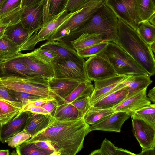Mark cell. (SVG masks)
<instances>
[{
    "label": "cell",
    "instance_id": "1",
    "mask_svg": "<svg viewBox=\"0 0 155 155\" xmlns=\"http://www.w3.org/2000/svg\"><path fill=\"white\" fill-rule=\"evenodd\" d=\"M89 125L83 116L74 120H58L54 118L44 129L25 142H50L60 155H75L83 147L84 141L89 133Z\"/></svg>",
    "mask_w": 155,
    "mask_h": 155
},
{
    "label": "cell",
    "instance_id": "2",
    "mask_svg": "<svg viewBox=\"0 0 155 155\" xmlns=\"http://www.w3.org/2000/svg\"><path fill=\"white\" fill-rule=\"evenodd\" d=\"M150 76L155 73L154 55L150 45L146 43L135 30L118 19L116 42Z\"/></svg>",
    "mask_w": 155,
    "mask_h": 155
},
{
    "label": "cell",
    "instance_id": "3",
    "mask_svg": "<svg viewBox=\"0 0 155 155\" xmlns=\"http://www.w3.org/2000/svg\"><path fill=\"white\" fill-rule=\"evenodd\" d=\"M118 21L116 15L104 3L85 23L59 41L70 44L83 33H97L102 35L105 41L115 43Z\"/></svg>",
    "mask_w": 155,
    "mask_h": 155
},
{
    "label": "cell",
    "instance_id": "4",
    "mask_svg": "<svg viewBox=\"0 0 155 155\" xmlns=\"http://www.w3.org/2000/svg\"><path fill=\"white\" fill-rule=\"evenodd\" d=\"M48 79L44 78H0V81L7 89L32 94L43 98L55 99L58 96L51 89Z\"/></svg>",
    "mask_w": 155,
    "mask_h": 155
},
{
    "label": "cell",
    "instance_id": "5",
    "mask_svg": "<svg viewBox=\"0 0 155 155\" xmlns=\"http://www.w3.org/2000/svg\"><path fill=\"white\" fill-rule=\"evenodd\" d=\"M49 0H45L43 19L38 32H35L29 38L25 45V50H33L39 42L49 40L55 30L63 23L80 10L73 13L64 10L60 13L51 16L49 12Z\"/></svg>",
    "mask_w": 155,
    "mask_h": 155
},
{
    "label": "cell",
    "instance_id": "6",
    "mask_svg": "<svg viewBox=\"0 0 155 155\" xmlns=\"http://www.w3.org/2000/svg\"><path fill=\"white\" fill-rule=\"evenodd\" d=\"M101 52L107 57L119 75H149L114 42H109Z\"/></svg>",
    "mask_w": 155,
    "mask_h": 155
},
{
    "label": "cell",
    "instance_id": "7",
    "mask_svg": "<svg viewBox=\"0 0 155 155\" xmlns=\"http://www.w3.org/2000/svg\"><path fill=\"white\" fill-rule=\"evenodd\" d=\"M104 3V0H90L78 12L61 24L49 40L59 41L85 23Z\"/></svg>",
    "mask_w": 155,
    "mask_h": 155
},
{
    "label": "cell",
    "instance_id": "8",
    "mask_svg": "<svg viewBox=\"0 0 155 155\" xmlns=\"http://www.w3.org/2000/svg\"><path fill=\"white\" fill-rule=\"evenodd\" d=\"M84 67L88 79L100 81L119 75L107 57L103 53L89 57Z\"/></svg>",
    "mask_w": 155,
    "mask_h": 155
},
{
    "label": "cell",
    "instance_id": "9",
    "mask_svg": "<svg viewBox=\"0 0 155 155\" xmlns=\"http://www.w3.org/2000/svg\"><path fill=\"white\" fill-rule=\"evenodd\" d=\"M84 63L70 58H57L52 63L54 78L91 81L87 76Z\"/></svg>",
    "mask_w": 155,
    "mask_h": 155
},
{
    "label": "cell",
    "instance_id": "10",
    "mask_svg": "<svg viewBox=\"0 0 155 155\" xmlns=\"http://www.w3.org/2000/svg\"><path fill=\"white\" fill-rule=\"evenodd\" d=\"M136 0H104L105 4L118 19L124 21L135 30L141 23L135 8Z\"/></svg>",
    "mask_w": 155,
    "mask_h": 155
},
{
    "label": "cell",
    "instance_id": "11",
    "mask_svg": "<svg viewBox=\"0 0 155 155\" xmlns=\"http://www.w3.org/2000/svg\"><path fill=\"white\" fill-rule=\"evenodd\" d=\"M45 0L22 7L20 21L32 35L41 28L43 19Z\"/></svg>",
    "mask_w": 155,
    "mask_h": 155
},
{
    "label": "cell",
    "instance_id": "12",
    "mask_svg": "<svg viewBox=\"0 0 155 155\" xmlns=\"http://www.w3.org/2000/svg\"><path fill=\"white\" fill-rule=\"evenodd\" d=\"M131 75H118L94 81V89L89 96L90 104L127 86L124 82Z\"/></svg>",
    "mask_w": 155,
    "mask_h": 155
},
{
    "label": "cell",
    "instance_id": "13",
    "mask_svg": "<svg viewBox=\"0 0 155 155\" xmlns=\"http://www.w3.org/2000/svg\"><path fill=\"white\" fill-rule=\"evenodd\" d=\"M19 53L11 58L0 61V78H43L24 64L20 58Z\"/></svg>",
    "mask_w": 155,
    "mask_h": 155
},
{
    "label": "cell",
    "instance_id": "14",
    "mask_svg": "<svg viewBox=\"0 0 155 155\" xmlns=\"http://www.w3.org/2000/svg\"><path fill=\"white\" fill-rule=\"evenodd\" d=\"M130 116L133 133L141 147L142 151L154 149L155 128L133 115Z\"/></svg>",
    "mask_w": 155,
    "mask_h": 155
},
{
    "label": "cell",
    "instance_id": "15",
    "mask_svg": "<svg viewBox=\"0 0 155 155\" xmlns=\"http://www.w3.org/2000/svg\"><path fill=\"white\" fill-rule=\"evenodd\" d=\"M19 54L20 58L24 64L42 78L49 80L54 77L52 64L42 60L32 51L25 54L20 52Z\"/></svg>",
    "mask_w": 155,
    "mask_h": 155
},
{
    "label": "cell",
    "instance_id": "16",
    "mask_svg": "<svg viewBox=\"0 0 155 155\" xmlns=\"http://www.w3.org/2000/svg\"><path fill=\"white\" fill-rule=\"evenodd\" d=\"M130 116V114L127 112L115 111L104 119L89 125V132L94 130L120 132L123 124Z\"/></svg>",
    "mask_w": 155,
    "mask_h": 155
},
{
    "label": "cell",
    "instance_id": "17",
    "mask_svg": "<svg viewBox=\"0 0 155 155\" xmlns=\"http://www.w3.org/2000/svg\"><path fill=\"white\" fill-rule=\"evenodd\" d=\"M32 112L23 111L16 117L6 124H0V141L6 142L11 137L24 130Z\"/></svg>",
    "mask_w": 155,
    "mask_h": 155
},
{
    "label": "cell",
    "instance_id": "18",
    "mask_svg": "<svg viewBox=\"0 0 155 155\" xmlns=\"http://www.w3.org/2000/svg\"><path fill=\"white\" fill-rule=\"evenodd\" d=\"M39 47L55 54L58 58H70L82 63L85 61L71 45L62 41H48Z\"/></svg>",
    "mask_w": 155,
    "mask_h": 155
},
{
    "label": "cell",
    "instance_id": "19",
    "mask_svg": "<svg viewBox=\"0 0 155 155\" xmlns=\"http://www.w3.org/2000/svg\"><path fill=\"white\" fill-rule=\"evenodd\" d=\"M147 88L127 97L120 103L113 107L115 111H122L131 114L134 111L151 104L147 97Z\"/></svg>",
    "mask_w": 155,
    "mask_h": 155
},
{
    "label": "cell",
    "instance_id": "20",
    "mask_svg": "<svg viewBox=\"0 0 155 155\" xmlns=\"http://www.w3.org/2000/svg\"><path fill=\"white\" fill-rule=\"evenodd\" d=\"M22 0H7L0 10V23L7 26L20 21Z\"/></svg>",
    "mask_w": 155,
    "mask_h": 155
},
{
    "label": "cell",
    "instance_id": "21",
    "mask_svg": "<svg viewBox=\"0 0 155 155\" xmlns=\"http://www.w3.org/2000/svg\"><path fill=\"white\" fill-rule=\"evenodd\" d=\"M82 81H83L78 79L54 77L49 80L48 84L50 88L58 96L56 100L58 104Z\"/></svg>",
    "mask_w": 155,
    "mask_h": 155
},
{
    "label": "cell",
    "instance_id": "22",
    "mask_svg": "<svg viewBox=\"0 0 155 155\" xmlns=\"http://www.w3.org/2000/svg\"><path fill=\"white\" fill-rule=\"evenodd\" d=\"M4 35L21 47L20 51H23L25 44L32 35L21 21L7 26Z\"/></svg>",
    "mask_w": 155,
    "mask_h": 155
},
{
    "label": "cell",
    "instance_id": "23",
    "mask_svg": "<svg viewBox=\"0 0 155 155\" xmlns=\"http://www.w3.org/2000/svg\"><path fill=\"white\" fill-rule=\"evenodd\" d=\"M128 89L127 86L92 103L91 106L101 109L113 108L127 97Z\"/></svg>",
    "mask_w": 155,
    "mask_h": 155
},
{
    "label": "cell",
    "instance_id": "24",
    "mask_svg": "<svg viewBox=\"0 0 155 155\" xmlns=\"http://www.w3.org/2000/svg\"><path fill=\"white\" fill-rule=\"evenodd\" d=\"M53 118L50 114H44L32 113L24 130L32 137L45 129Z\"/></svg>",
    "mask_w": 155,
    "mask_h": 155
},
{
    "label": "cell",
    "instance_id": "25",
    "mask_svg": "<svg viewBox=\"0 0 155 155\" xmlns=\"http://www.w3.org/2000/svg\"><path fill=\"white\" fill-rule=\"evenodd\" d=\"M51 115L58 120H76L84 116L71 103L58 105Z\"/></svg>",
    "mask_w": 155,
    "mask_h": 155
},
{
    "label": "cell",
    "instance_id": "26",
    "mask_svg": "<svg viewBox=\"0 0 155 155\" xmlns=\"http://www.w3.org/2000/svg\"><path fill=\"white\" fill-rule=\"evenodd\" d=\"M90 81L81 82L64 99L60 101L58 105L71 103L87 97L90 96L94 87Z\"/></svg>",
    "mask_w": 155,
    "mask_h": 155
},
{
    "label": "cell",
    "instance_id": "27",
    "mask_svg": "<svg viewBox=\"0 0 155 155\" xmlns=\"http://www.w3.org/2000/svg\"><path fill=\"white\" fill-rule=\"evenodd\" d=\"M149 75H132L127 80L124 82L128 87L127 97H129L136 93L147 88L153 81Z\"/></svg>",
    "mask_w": 155,
    "mask_h": 155
},
{
    "label": "cell",
    "instance_id": "28",
    "mask_svg": "<svg viewBox=\"0 0 155 155\" xmlns=\"http://www.w3.org/2000/svg\"><path fill=\"white\" fill-rule=\"evenodd\" d=\"M105 41L101 35L97 33H83L70 42L76 51L99 43Z\"/></svg>",
    "mask_w": 155,
    "mask_h": 155
},
{
    "label": "cell",
    "instance_id": "29",
    "mask_svg": "<svg viewBox=\"0 0 155 155\" xmlns=\"http://www.w3.org/2000/svg\"><path fill=\"white\" fill-rule=\"evenodd\" d=\"M115 112L113 108L101 109L91 106L84 115V119L87 124L91 125L104 119Z\"/></svg>",
    "mask_w": 155,
    "mask_h": 155
},
{
    "label": "cell",
    "instance_id": "30",
    "mask_svg": "<svg viewBox=\"0 0 155 155\" xmlns=\"http://www.w3.org/2000/svg\"><path fill=\"white\" fill-rule=\"evenodd\" d=\"M135 8L141 23L148 21L155 14V3L152 0H136Z\"/></svg>",
    "mask_w": 155,
    "mask_h": 155
},
{
    "label": "cell",
    "instance_id": "31",
    "mask_svg": "<svg viewBox=\"0 0 155 155\" xmlns=\"http://www.w3.org/2000/svg\"><path fill=\"white\" fill-rule=\"evenodd\" d=\"M21 47L13 42L5 35L0 38V61L13 57L20 52Z\"/></svg>",
    "mask_w": 155,
    "mask_h": 155
},
{
    "label": "cell",
    "instance_id": "32",
    "mask_svg": "<svg viewBox=\"0 0 155 155\" xmlns=\"http://www.w3.org/2000/svg\"><path fill=\"white\" fill-rule=\"evenodd\" d=\"M131 115L141 119L155 128V104H151L135 111Z\"/></svg>",
    "mask_w": 155,
    "mask_h": 155
},
{
    "label": "cell",
    "instance_id": "33",
    "mask_svg": "<svg viewBox=\"0 0 155 155\" xmlns=\"http://www.w3.org/2000/svg\"><path fill=\"white\" fill-rule=\"evenodd\" d=\"M15 148L16 154L19 155H51L52 153L40 148L33 142H25Z\"/></svg>",
    "mask_w": 155,
    "mask_h": 155
},
{
    "label": "cell",
    "instance_id": "34",
    "mask_svg": "<svg viewBox=\"0 0 155 155\" xmlns=\"http://www.w3.org/2000/svg\"><path fill=\"white\" fill-rule=\"evenodd\" d=\"M136 30L138 33L148 44L155 42V26L148 21L142 22Z\"/></svg>",
    "mask_w": 155,
    "mask_h": 155
},
{
    "label": "cell",
    "instance_id": "35",
    "mask_svg": "<svg viewBox=\"0 0 155 155\" xmlns=\"http://www.w3.org/2000/svg\"><path fill=\"white\" fill-rule=\"evenodd\" d=\"M6 89L15 101L21 103L23 107L27 105L30 101L43 98L28 93Z\"/></svg>",
    "mask_w": 155,
    "mask_h": 155
},
{
    "label": "cell",
    "instance_id": "36",
    "mask_svg": "<svg viewBox=\"0 0 155 155\" xmlns=\"http://www.w3.org/2000/svg\"><path fill=\"white\" fill-rule=\"evenodd\" d=\"M109 41H104L77 51L78 55L83 58L97 55L105 48Z\"/></svg>",
    "mask_w": 155,
    "mask_h": 155
},
{
    "label": "cell",
    "instance_id": "37",
    "mask_svg": "<svg viewBox=\"0 0 155 155\" xmlns=\"http://www.w3.org/2000/svg\"><path fill=\"white\" fill-rule=\"evenodd\" d=\"M0 110L9 122L18 115L22 109L0 99Z\"/></svg>",
    "mask_w": 155,
    "mask_h": 155
},
{
    "label": "cell",
    "instance_id": "38",
    "mask_svg": "<svg viewBox=\"0 0 155 155\" xmlns=\"http://www.w3.org/2000/svg\"><path fill=\"white\" fill-rule=\"evenodd\" d=\"M118 148L107 139L103 141L100 148L92 151L90 155H117Z\"/></svg>",
    "mask_w": 155,
    "mask_h": 155
},
{
    "label": "cell",
    "instance_id": "39",
    "mask_svg": "<svg viewBox=\"0 0 155 155\" xmlns=\"http://www.w3.org/2000/svg\"><path fill=\"white\" fill-rule=\"evenodd\" d=\"M31 137L30 134L24 130L10 137L6 143L12 148H15L21 145Z\"/></svg>",
    "mask_w": 155,
    "mask_h": 155
},
{
    "label": "cell",
    "instance_id": "40",
    "mask_svg": "<svg viewBox=\"0 0 155 155\" xmlns=\"http://www.w3.org/2000/svg\"><path fill=\"white\" fill-rule=\"evenodd\" d=\"M68 0H49V12L50 15H57L64 10Z\"/></svg>",
    "mask_w": 155,
    "mask_h": 155
},
{
    "label": "cell",
    "instance_id": "41",
    "mask_svg": "<svg viewBox=\"0 0 155 155\" xmlns=\"http://www.w3.org/2000/svg\"><path fill=\"white\" fill-rule=\"evenodd\" d=\"M36 56L42 60L48 63L52 64L58 58V56L50 51L42 49L40 47L32 51Z\"/></svg>",
    "mask_w": 155,
    "mask_h": 155
},
{
    "label": "cell",
    "instance_id": "42",
    "mask_svg": "<svg viewBox=\"0 0 155 155\" xmlns=\"http://www.w3.org/2000/svg\"><path fill=\"white\" fill-rule=\"evenodd\" d=\"M71 103L84 115L91 106L89 96L76 100Z\"/></svg>",
    "mask_w": 155,
    "mask_h": 155
},
{
    "label": "cell",
    "instance_id": "43",
    "mask_svg": "<svg viewBox=\"0 0 155 155\" xmlns=\"http://www.w3.org/2000/svg\"><path fill=\"white\" fill-rule=\"evenodd\" d=\"M90 0H69L65 10L73 13L81 10Z\"/></svg>",
    "mask_w": 155,
    "mask_h": 155
},
{
    "label": "cell",
    "instance_id": "44",
    "mask_svg": "<svg viewBox=\"0 0 155 155\" xmlns=\"http://www.w3.org/2000/svg\"><path fill=\"white\" fill-rule=\"evenodd\" d=\"M0 99L6 101L14 106L21 108L23 106L21 103L15 101L9 94L6 88L0 81Z\"/></svg>",
    "mask_w": 155,
    "mask_h": 155
},
{
    "label": "cell",
    "instance_id": "45",
    "mask_svg": "<svg viewBox=\"0 0 155 155\" xmlns=\"http://www.w3.org/2000/svg\"><path fill=\"white\" fill-rule=\"evenodd\" d=\"M27 111L33 113L41 114H50L48 111L41 106H36L31 104H28L23 107L21 111Z\"/></svg>",
    "mask_w": 155,
    "mask_h": 155
},
{
    "label": "cell",
    "instance_id": "46",
    "mask_svg": "<svg viewBox=\"0 0 155 155\" xmlns=\"http://www.w3.org/2000/svg\"><path fill=\"white\" fill-rule=\"evenodd\" d=\"M33 143H34L35 145L40 148L50 152L52 153L54 151H58L54 145L49 141H36Z\"/></svg>",
    "mask_w": 155,
    "mask_h": 155
},
{
    "label": "cell",
    "instance_id": "47",
    "mask_svg": "<svg viewBox=\"0 0 155 155\" xmlns=\"http://www.w3.org/2000/svg\"><path fill=\"white\" fill-rule=\"evenodd\" d=\"M58 105L57 100L54 99L45 103L41 106L51 115Z\"/></svg>",
    "mask_w": 155,
    "mask_h": 155
},
{
    "label": "cell",
    "instance_id": "48",
    "mask_svg": "<svg viewBox=\"0 0 155 155\" xmlns=\"http://www.w3.org/2000/svg\"><path fill=\"white\" fill-rule=\"evenodd\" d=\"M53 99H54L42 98L34 101H30L28 104H31L36 106H41L45 103Z\"/></svg>",
    "mask_w": 155,
    "mask_h": 155
},
{
    "label": "cell",
    "instance_id": "49",
    "mask_svg": "<svg viewBox=\"0 0 155 155\" xmlns=\"http://www.w3.org/2000/svg\"><path fill=\"white\" fill-rule=\"evenodd\" d=\"M148 96L150 100L155 104V87L150 90L148 92Z\"/></svg>",
    "mask_w": 155,
    "mask_h": 155
},
{
    "label": "cell",
    "instance_id": "50",
    "mask_svg": "<svg viewBox=\"0 0 155 155\" xmlns=\"http://www.w3.org/2000/svg\"><path fill=\"white\" fill-rule=\"evenodd\" d=\"M42 0H22V7L28 6L38 2Z\"/></svg>",
    "mask_w": 155,
    "mask_h": 155
},
{
    "label": "cell",
    "instance_id": "51",
    "mask_svg": "<svg viewBox=\"0 0 155 155\" xmlns=\"http://www.w3.org/2000/svg\"><path fill=\"white\" fill-rule=\"evenodd\" d=\"M135 155L136 154L126 149H124L122 148H118L117 155Z\"/></svg>",
    "mask_w": 155,
    "mask_h": 155
},
{
    "label": "cell",
    "instance_id": "52",
    "mask_svg": "<svg viewBox=\"0 0 155 155\" xmlns=\"http://www.w3.org/2000/svg\"><path fill=\"white\" fill-rule=\"evenodd\" d=\"M153 153H155V149L147 150L141 152L138 155H154Z\"/></svg>",
    "mask_w": 155,
    "mask_h": 155
},
{
    "label": "cell",
    "instance_id": "53",
    "mask_svg": "<svg viewBox=\"0 0 155 155\" xmlns=\"http://www.w3.org/2000/svg\"><path fill=\"white\" fill-rule=\"evenodd\" d=\"M8 122V119L3 115L0 110V124H5Z\"/></svg>",
    "mask_w": 155,
    "mask_h": 155
},
{
    "label": "cell",
    "instance_id": "54",
    "mask_svg": "<svg viewBox=\"0 0 155 155\" xmlns=\"http://www.w3.org/2000/svg\"><path fill=\"white\" fill-rule=\"evenodd\" d=\"M7 26L0 23V38L4 35Z\"/></svg>",
    "mask_w": 155,
    "mask_h": 155
},
{
    "label": "cell",
    "instance_id": "55",
    "mask_svg": "<svg viewBox=\"0 0 155 155\" xmlns=\"http://www.w3.org/2000/svg\"><path fill=\"white\" fill-rule=\"evenodd\" d=\"M148 21L151 24L155 25V14L153 15L150 18Z\"/></svg>",
    "mask_w": 155,
    "mask_h": 155
},
{
    "label": "cell",
    "instance_id": "56",
    "mask_svg": "<svg viewBox=\"0 0 155 155\" xmlns=\"http://www.w3.org/2000/svg\"><path fill=\"white\" fill-rule=\"evenodd\" d=\"M9 154L8 150H0V155H8Z\"/></svg>",
    "mask_w": 155,
    "mask_h": 155
},
{
    "label": "cell",
    "instance_id": "57",
    "mask_svg": "<svg viewBox=\"0 0 155 155\" xmlns=\"http://www.w3.org/2000/svg\"><path fill=\"white\" fill-rule=\"evenodd\" d=\"M7 0H0V10Z\"/></svg>",
    "mask_w": 155,
    "mask_h": 155
},
{
    "label": "cell",
    "instance_id": "58",
    "mask_svg": "<svg viewBox=\"0 0 155 155\" xmlns=\"http://www.w3.org/2000/svg\"><path fill=\"white\" fill-rule=\"evenodd\" d=\"M155 42L153 43L150 45V47L152 51L154 53L155 52Z\"/></svg>",
    "mask_w": 155,
    "mask_h": 155
},
{
    "label": "cell",
    "instance_id": "59",
    "mask_svg": "<svg viewBox=\"0 0 155 155\" xmlns=\"http://www.w3.org/2000/svg\"><path fill=\"white\" fill-rule=\"evenodd\" d=\"M155 0H152L153 2L154 3H155Z\"/></svg>",
    "mask_w": 155,
    "mask_h": 155
}]
</instances>
